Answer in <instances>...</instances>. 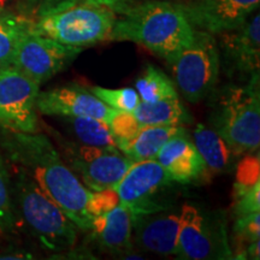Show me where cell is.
<instances>
[{
	"mask_svg": "<svg viewBox=\"0 0 260 260\" xmlns=\"http://www.w3.org/2000/svg\"><path fill=\"white\" fill-rule=\"evenodd\" d=\"M32 256L25 252H11L0 255V259H30Z\"/></svg>",
	"mask_w": 260,
	"mask_h": 260,
	"instance_id": "e575fe53",
	"label": "cell"
},
{
	"mask_svg": "<svg viewBox=\"0 0 260 260\" xmlns=\"http://www.w3.org/2000/svg\"><path fill=\"white\" fill-rule=\"evenodd\" d=\"M9 171L17 223L19 219L47 251L73 249L77 241V226L24 171L14 167H9Z\"/></svg>",
	"mask_w": 260,
	"mask_h": 260,
	"instance_id": "3957f363",
	"label": "cell"
},
{
	"mask_svg": "<svg viewBox=\"0 0 260 260\" xmlns=\"http://www.w3.org/2000/svg\"><path fill=\"white\" fill-rule=\"evenodd\" d=\"M176 256L184 260L232 259L226 223L219 212L187 203L178 212Z\"/></svg>",
	"mask_w": 260,
	"mask_h": 260,
	"instance_id": "8992f818",
	"label": "cell"
},
{
	"mask_svg": "<svg viewBox=\"0 0 260 260\" xmlns=\"http://www.w3.org/2000/svg\"><path fill=\"white\" fill-rule=\"evenodd\" d=\"M116 21L117 14L111 9L80 0L38 16L31 29L59 44L83 48L109 41Z\"/></svg>",
	"mask_w": 260,
	"mask_h": 260,
	"instance_id": "5b68a950",
	"label": "cell"
},
{
	"mask_svg": "<svg viewBox=\"0 0 260 260\" xmlns=\"http://www.w3.org/2000/svg\"><path fill=\"white\" fill-rule=\"evenodd\" d=\"M195 29L176 3L148 0L117 17L109 41L141 45L169 64L193 41Z\"/></svg>",
	"mask_w": 260,
	"mask_h": 260,
	"instance_id": "7a4b0ae2",
	"label": "cell"
},
{
	"mask_svg": "<svg viewBox=\"0 0 260 260\" xmlns=\"http://www.w3.org/2000/svg\"><path fill=\"white\" fill-rule=\"evenodd\" d=\"M187 134L183 125H147L142 126L136 134L128 140H117V147L125 157L134 161L155 159L171 138Z\"/></svg>",
	"mask_w": 260,
	"mask_h": 260,
	"instance_id": "ac0fdd59",
	"label": "cell"
},
{
	"mask_svg": "<svg viewBox=\"0 0 260 260\" xmlns=\"http://www.w3.org/2000/svg\"><path fill=\"white\" fill-rule=\"evenodd\" d=\"M175 183L157 159L134 161L117 184L119 204L132 217L171 209Z\"/></svg>",
	"mask_w": 260,
	"mask_h": 260,
	"instance_id": "ba28073f",
	"label": "cell"
},
{
	"mask_svg": "<svg viewBox=\"0 0 260 260\" xmlns=\"http://www.w3.org/2000/svg\"><path fill=\"white\" fill-rule=\"evenodd\" d=\"M258 183H260L259 155L258 153L256 155H254V153L246 154V158L237 164L236 181L234 183L233 191L246 190Z\"/></svg>",
	"mask_w": 260,
	"mask_h": 260,
	"instance_id": "4316f807",
	"label": "cell"
},
{
	"mask_svg": "<svg viewBox=\"0 0 260 260\" xmlns=\"http://www.w3.org/2000/svg\"><path fill=\"white\" fill-rule=\"evenodd\" d=\"M259 74H254L247 86H228L217 99L211 123L235 157L259 151Z\"/></svg>",
	"mask_w": 260,
	"mask_h": 260,
	"instance_id": "277c9868",
	"label": "cell"
},
{
	"mask_svg": "<svg viewBox=\"0 0 260 260\" xmlns=\"http://www.w3.org/2000/svg\"><path fill=\"white\" fill-rule=\"evenodd\" d=\"M260 247H259V240L256 241L249 243L246 248V256L249 259H256L258 260L260 258V252H259Z\"/></svg>",
	"mask_w": 260,
	"mask_h": 260,
	"instance_id": "836d02e7",
	"label": "cell"
},
{
	"mask_svg": "<svg viewBox=\"0 0 260 260\" xmlns=\"http://www.w3.org/2000/svg\"><path fill=\"white\" fill-rule=\"evenodd\" d=\"M176 4L194 29L218 35L245 23L260 0H178Z\"/></svg>",
	"mask_w": 260,
	"mask_h": 260,
	"instance_id": "7c38bea8",
	"label": "cell"
},
{
	"mask_svg": "<svg viewBox=\"0 0 260 260\" xmlns=\"http://www.w3.org/2000/svg\"><path fill=\"white\" fill-rule=\"evenodd\" d=\"M142 126L183 125L191 122V117L178 96L168 98L154 103L140 100L132 112Z\"/></svg>",
	"mask_w": 260,
	"mask_h": 260,
	"instance_id": "ffe728a7",
	"label": "cell"
},
{
	"mask_svg": "<svg viewBox=\"0 0 260 260\" xmlns=\"http://www.w3.org/2000/svg\"><path fill=\"white\" fill-rule=\"evenodd\" d=\"M218 46L230 69L243 75L259 74L260 65V15L259 12L234 30L218 34Z\"/></svg>",
	"mask_w": 260,
	"mask_h": 260,
	"instance_id": "5bb4252c",
	"label": "cell"
},
{
	"mask_svg": "<svg viewBox=\"0 0 260 260\" xmlns=\"http://www.w3.org/2000/svg\"><path fill=\"white\" fill-rule=\"evenodd\" d=\"M260 211L246 214V216L236 217V222L234 224V233H235V241L237 253L233 258L239 259L240 255H243L242 259H246V248L249 243L260 239Z\"/></svg>",
	"mask_w": 260,
	"mask_h": 260,
	"instance_id": "d4e9b609",
	"label": "cell"
},
{
	"mask_svg": "<svg viewBox=\"0 0 260 260\" xmlns=\"http://www.w3.org/2000/svg\"><path fill=\"white\" fill-rule=\"evenodd\" d=\"M119 204L118 195L115 189H104V190H93V195L90 198L88 205V212L92 218L106 213L107 211L112 210L113 207Z\"/></svg>",
	"mask_w": 260,
	"mask_h": 260,
	"instance_id": "f546056e",
	"label": "cell"
},
{
	"mask_svg": "<svg viewBox=\"0 0 260 260\" xmlns=\"http://www.w3.org/2000/svg\"><path fill=\"white\" fill-rule=\"evenodd\" d=\"M18 225L11 191L8 162L0 149V234H12Z\"/></svg>",
	"mask_w": 260,
	"mask_h": 260,
	"instance_id": "cb8c5ba5",
	"label": "cell"
},
{
	"mask_svg": "<svg viewBox=\"0 0 260 260\" xmlns=\"http://www.w3.org/2000/svg\"><path fill=\"white\" fill-rule=\"evenodd\" d=\"M88 232L96 246L110 254L128 255L134 249L133 217L122 204L93 218Z\"/></svg>",
	"mask_w": 260,
	"mask_h": 260,
	"instance_id": "e0dca14e",
	"label": "cell"
},
{
	"mask_svg": "<svg viewBox=\"0 0 260 260\" xmlns=\"http://www.w3.org/2000/svg\"><path fill=\"white\" fill-rule=\"evenodd\" d=\"M193 142L205 164L206 180L232 169L235 154L213 128L198 124L193 132Z\"/></svg>",
	"mask_w": 260,
	"mask_h": 260,
	"instance_id": "d6986e66",
	"label": "cell"
},
{
	"mask_svg": "<svg viewBox=\"0 0 260 260\" xmlns=\"http://www.w3.org/2000/svg\"><path fill=\"white\" fill-rule=\"evenodd\" d=\"M96 98H99L103 103L109 105L117 111L133 112L135 107L139 105L140 96L138 92L133 88H105V87H92L90 88Z\"/></svg>",
	"mask_w": 260,
	"mask_h": 260,
	"instance_id": "484cf974",
	"label": "cell"
},
{
	"mask_svg": "<svg viewBox=\"0 0 260 260\" xmlns=\"http://www.w3.org/2000/svg\"><path fill=\"white\" fill-rule=\"evenodd\" d=\"M65 121L82 145L118 149L116 136L106 122L92 117H67Z\"/></svg>",
	"mask_w": 260,
	"mask_h": 260,
	"instance_id": "7402d4cb",
	"label": "cell"
},
{
	"mask_svg": "<svg viewBox=\"0 0 260 260\" xmlns=\"http://www.w3.org/2000/svg\"><path fill=\"white\" fill-rule=\"evenodd\" d=\"M0 11L14 12L35 19L32 0H0Z\"/></svg>",
	"mask_w": 260,
	"mask_h": 260,
	"instance_id": "4dcf8cb0",
	"label": "cell"
},
{
	"mask_svg": "<svg viewBox=\"0 0 260 260\" xmlns=\"http://www.w3.org/2000/svg\"><path fill=\"white\" fill-rule=\"evenodd\" d=\"M155 159L176 183L191 184L206 180L205 164L188 133L169 140Z\"/></svg>",
	"mask_w": 260,
	"mask_h": 260,
	"instance_id": "2e32d148",
	"label": "cell"
},
{
	"mask_svg": "<svg viewBox=\"0 0 260 260\" xmlns=\"http://www.w3.org/2000/svg\"><path fill=\"white\" fill-rule=\"evenodd\" d=\"M84 2L106 6V8L111 9L113 12H116L117 15H122L126 9L133 5V0H84Z\"/></svg>",
	"mask_w": 260,
	"mask_h": 260,
	"instance_id": "d6a6232c",
	"label": "cell"
},
{
	"mask_svg": "<svg viewBox=\"0 0 260 260\" xmlns=\"http://www.w3.org/2000/svg\"><path fill=\"white\" fill-rule=\"evenodd\" d=\"M63 160L88 189H115L134 160L119 149L69 144L64 147Z\"/></svg>",
	"mask_w": 260,
	"mask_h": 260,
	"instance_id": "9c48e42d",
	"label": "cell"
},
{
	"mask_svg": "<svg viewBox=\"0 0 260 260\" xmlns=\"http://www.w3.org/2000/svg\"><path fill=\"white\" fill-rule=\"evenodd\" d=\"M233 211L235 217L260 211V183L246 190L233 191Z\"/></svg>",
	"mask_w": 260,
	"mask_h": 260,
	"instance_id": "83f0119b",
	"label": "cell"
},
{
	"mask_svg": "<svg viewBox=\"0 0 260 260\" xmlns=\"http://www.w3.org/2000/svg\"><path fill=\"white\" fill-rule=\"evenodd\" d=\"M32 22L25 16L0 11V69L11 67L19 39L30 30Z\"/></svg>",
	"mask_w": 260,
	"mask_h": 260,
	"instance_id": "44dd1931",
	"label": "cell"
},
{
	"mask_svg": "<svg viewBox=\"0 0 260 260\" xmlns=\"http://www.w3.org/2000/svg\"><path fill=\"white\" fill-rule=\"evenodd\" d=\"M0 149L9 167L24 171L77 229L88 232L93 220L88 212L93 190L68 167L48 138L0 126Z\"/></svg>",
	"mask_w": 260,
	"mask_h": 260,
	"instance_id": "6da1fadb",
	"label": "cell"
},
{
	"mask_svg": "<svg viewBox=\"0 0 260 260\" xmlns=\"http://www.w3.org/2000/svg\"><path fill=\"white\" fill-rule=\"evenodd\" d=\"M178 213L165 210L133 217V242L142 251L161 256L177 254Z\"/></svg>",
	"mask_w": 260,
	"mask_h": 260,
	"instance_id": "9a60e30c",
	"label": "cell"
},
{
	"mask_svg": "<svg viewBox=\"0 0 260 260\" xmlns=\"http://www.w3.org/2000/svg\"><path fill=\"white\" fill-rule=\"evenodd\" d=\"M136 92L140 100L146 103H154L168 98L178 96L176 87L168 75L151 64L145 68L136 80Z\"/></svg>",
	"mask_w": 260,
	"mask_h": 260,
	"instance_id": "603a6c76",
	"label": "cell"
},
{
	"mask_svg": "<svg viewBox=\"0 0 260 260\" xmlns=\"http://www.w3.org/2000/svg\"><path fill=\"white\" fill-rule=\"evenodd\" d=\"M176 84L189 103H199L218 82L220 50L213 34L195 29L193 41L170 63Z\"/></svg>",
	"mask_w": 260,
	"mask_h": 260,
	"instance_id": "52a82bcc",
	"label": "cell"
},
{
	"mask_svg": "<svg viewBox=\"0 0 260 260\" xmlns=\"http://www.w3.org/2000/svg\"><path fill=\"white\" fill-rule=\"evenodd\" d=\"M82 50L59 44L30 29L19 39L12 67L41 84L73 63Z\"/></svg>",
	"mask_w": 260,
	"mask_h": 260,
	"instance_id": "8fae6325",
	"label": "cell"
},
{
	"mask_svg": "<svg viewBox=\"0 0 260 260\" xmlns=\"http://www.w3.org/2000/svg\"><path fill=\"white\" fill-rule=\"evenodd\" d=\"M34 2V12L35 18L48 10L58 8V6L71 4V3L80 2V0H32Z\"/></svg>",
	"mask_w": 260,
	"mask_h": 260,
	"instance_id": "1f68e13d",
	"label": "cell"
},
{
	"mask_svg": "<svg viewBox=\"0 0 260 260\" xmlns=\"http://www.w3.org/2000/svg\"><path fill=\"white\" fill-rule=\"evenodd\" d=\"M40 84L11 67L0 69V126L19 133L38 132Z\"/></svg>",
	"mask_w": 260,
	"mask_h": 260,
	"instance_id": "30bf717a",
	"label": "cell"
},
{
	"mask_svg": "<svg viewBox=\"0 0 260 260\" xmlns=\"http://www.w3.org/2000/svg\"><path fill=\"white\" fill-rule=\"evenodd\" d=\"M37 109L46 116L92 117L106 122L107 124L117 112V110L103 103L90 90L77 84L40 92L37 100Z\"/></svg>",
	"mask_w": 260,
	"mask_h": 260,
	"instance_id": "4fadbf2b",
	"label": "cell"
},
{
	"mask_svg": "<svg viewBox=\"0 0 260 260\" xmlns=\"http://www.w3.org/2000/svg\"><path fill=\"white\" fill-rule=\"evenodd\" d=\"M109 125L117 140H128L133 138L142 128V125L132 112L123 111H117L111 121L109 122Z\"/></svg>",
	"mask_w": 260,
	"mask_h": 260,
	"instance_id": "f1b7e54d",
	"label": "cell"
}]
</instances>
